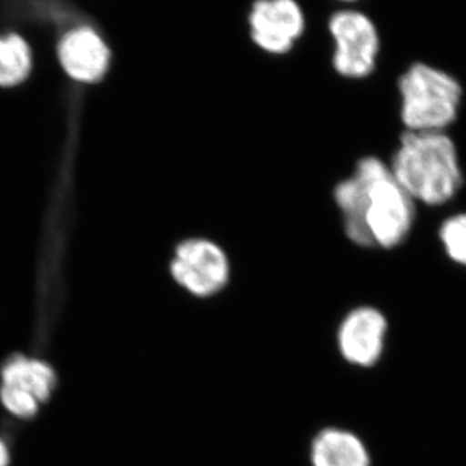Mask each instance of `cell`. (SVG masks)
Segmentation results:
<instances>
[{"label":"cell","instance_id":"obj_1","mask_svg":"<svg viewBox=\"0 0 466 466\" xmlns=\"http://www.w3.org/2000/svg\"><path fill=\"white\" fill-rule=\"evenodd\" d=\"M350 240L359 247L394 249L406 241L416 219V202L395 180L388 164L361 158L352 177L334 188Z\"/></svg>","mask_w":466,"mask_h":466},{"label":"cell","instance_id":"obj_2","mask_svg":"<svg viewBox=\"0 0 466 466\" xmlns=\"http://www.w3.org/2000/svg\"><path fill=\"white\" fill-rule=\"evenodd\" d=\"M389 167L407 195L426 207L449 204L464 180L458 147L446 131H406Z\"/></svg>","mask_w":466,"mask_h":466},{"label":"cell","instance_id":"obj_3","mask_svg":"<svg viewBox=\"0 0 466 466\" xmlns=\"http://www.w3.org/2000/svg\"><path fill=\"white\" fill-rule=\"evenodd\" d=\"M398 88L400 119L406 131H446L458 119L462 87L444 70L425 63L413 64L401 75Z\"/></svg>","mask_w":466,"mask_h":466},{"label":"cell","instance_id":"obj_4","mask_svg":"<svg viewBox=\"0 0 466 466\" xmlns=\"http://www.w3.org/2000/svg\"><path fill=\"white\" fill-rule=\"evenodd\" d=\"M170 274L192 296L207 299L225 289L231 266L226 251L208 238H187L175 248Z\"/></svg>","mask_w":466,"mask_h":466},{"label":"cell","instance_id":"obj_5","mask_svg":"<svg viewBox=\"0 0 466 466\" xmlns=\"http://www.w3.org/2000/svg\"><path fill=\"white\" fill-rule=\"evenodd\" d=\"M336 41L333 66L346 78H366L375 70L380 38L375 24L357 11H342L330 20Z\"/></svg>","mask_w":466,"mask_h":466},{"label":"cell","instance_id":"obj_6","mask_svg":"<svg viewBox=\"0 0 466 466\" xmlns=\"http://www.w3.org/2000/svg\"><path fill=\"white\" fill-rule=\"evenodd\" d=\"M0 400L12 415L30 419L39 404L51 397L56 377L48 364L35 359L15 357L3 367Z\"/></svg>","mask_w":466,"mask_h":466},{"label":"cell","instance_id":"obj_7","mask_svg":"<svg viewBox=\"0 0 466 466\" xmlns=\"http://www.w3.org/2000/svg\"><path fill=\"white\" fill-rule=\"evenodd\" d=\"M302 11L294 0H257L250 15L251 36L262 50L285 54L303 32Z\"/></svg>","mask_w":466,"mask_h":466},{"label":"cell","instance_id":"obj_8","mask_svg":"<svg viewBox=\"0 0 466 466\" xmlns=\"http://www.w3.org/2000/svg\"><path fill=\"white\" fill-rule=\"evenodd\" d=\"M388 323L379 309L358 308L343 319L339 329V345L343 357L358 366H372L379 360Z\"/></svg>","mask_w":466,"mask_h":466},{"label":"cell","instance_id":"obj_9","mask_svg":"<svg viewBox=\"0 0 466 466\" xmlns=\"http://www.w3.org/2000/svg\"><path fill=\"white\" fill-rule=\"evenodd\" d=\"M58 58L64 70L79 82L100 81L110 63V51L91 27H78L61 39Z\"/></svg>","mask_w":466,"mask_h":466},{"label":"cell","instance_id":"obj_10","mask_svg":"<svg viewBox=\"0 0 466 466\" xmlns=\"http://www.w3.org/2000/svg\"><path fill=\"white\" fill-rule=\"evenodd\" d=\"M314 466H370V456L357 435L339 429H327L312 443Z\"/></svg>","mask_w":466,"mask_h":466},{"label":"cell","instance_id":"obj_11","mask_svg":"<svg viewBox=\"0 0 466 466\" xmlns=\"http://www.w3.org/2000/svg\"><path fill=\"white\" fill-rule=\"evenodd\" d=\"M32 69V52L17 34L0 36V86L21 84Z\"/></svg>","mask_w":466,"mask_h":466},{"label":"cell","instance_id":"obj_12","mask_svg":"<svg viewBox=\"0 0 466 466\" xmlns=\"http://www.w3.org/2000/svg\"><path fill=\"white\" fill-rule=\"evenodd\" d=\"M438 236L446 256L466 268V211L447 217L440 226Z\"/></svg>","mask_w":466,"mask_h":466},{"label":"cell","instance_id":"obj_13","mask_svg":"<svg viewBox=\"0 0 466 466\" xmlns=\"http://www.w3.org/2000/svg\"><path fill=\"white\" fill-rule=\"evenodd\" d=\"M8 462L9 455L7 447H5V444L0 440V466H8Z\"/></svg>","mask_w":466,"mask_h":466}]
</instances>
